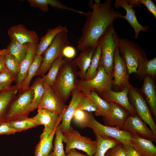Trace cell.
<instances>
[{
	"instance_id": "6da1fadb",
	"label": "cell",
	"mask_w": 156,
	"mask_h": 156,
	"mask_svg": "<svg viewBox=\"0 0 156 156\" xmlns=\"http://www.w3.org/2000/svg\"><path fill=\"white\" fill-rule=\"evenodd\" d=\"M111 1L101 3L100 0L90 1L92 11L86 12V19L81 30V35L77 42V48L82 51L95 49L114 27V22L122 15L111 6Z\"/></svg>"
},
{
	"instance_id": "7a4b0ae2",
	"label": "cell",
	"mask_w": 156,
	"mask_h": 156,
	"mask_svg": "<svg viewBox=\"0 0 156 156\" xmlns=\"http://www.w3.org/2000/svg\"><path fill=\"white\" fill-rule=\"evenodd\" d=\"M77 67L74 60L64 59L55 81L51 86L55 94L64 104L72 91L76 88Z\"/></svg>"
},
{
	"instance_id": "3957f363",
	"label": "cell",
	"mask_w": 156,
	"mask_h": 156,
	"mask_svg": "<svg viewBox=\"0 0 156 156\" xmlns=\"http://www.w3.org/2000/svg\"><path fill=\"white\" fill-rule=\"evenodd\" d=\"M118 44L129 74H136L139 65L148 60L143 49L132 40L125 38H119Z\"/></svg>"
},
{
	"instance_id": "277c9868",
	"label": "cell",
	"mask_w": 156,
	"mask_h": 156,
	"mask_svg": "<svg viewBox=\"0 0 156 156\" xmlns=\"http://www.w3.org/2000/svg\"><path fill=\"white\" fill-rule=\"evenodd\" d=\"M113 74L109 75L103 67L99 65L95 76L92 79L86 80L76 79V88L86 95H88L92 91L103 95L111 89L114 81Z\"/></svg>"
},
{
	"instance_id": "5b68a950",
	"label": "cell",
	"mask_w": 156,
	"mask_h": 156,
	"mask_svg": "<svg viewBox=\"0 0 156 156\" xmlns=\"http://www.w3.org/2000/svg\"><path fill=\"white\" fill-rule=\"evenodd\" d=\"M67 32L58 33L51 43L42 55L43 60L36 75L43 77L49 70L53 62L62 55V51L66 46L69 45Z\"/></svg>"
},
{
	"instance_id": "8992f818",
	"label": "cell",
	"mask_w": 156,
	"mask_h": 156,
	"mask_svg": "<svg viewBox=\"0 0 156 156\" xmlns=\"http://www.w3.org/2000/svg\"><path fill=\"white\" fill-rule=\"evenodd\" d=\"M88 127L94 133L103 136L114 139L126 146H132L131 134L117 127L103 125L97 121L89 112L88 118L82 128Z\"/></svg>"
},
{
	"instance_id": "52a82bcc",
	"label": "cell",
	"mask_w": 156,
	"mask_h": 156,
	"mask_svg": "<svg viewBox=\"0 0 156 156\" xmlns=\"http://www.w3.org/2000/svg\"><path fill=\"white\" fill-rule=\"evenodd\" d=\"M34 94V90L31 86L12 100L5 116L3 122L28 117L31 112L30 106Z\"/></svg>"
},
{
	"instance_id": "ba28073f",
	"label": "cell",
	"mask_w": 156,
	"mask_h": 156,
	"mask_svg": "<svg viewBox=\"0 0 156 156\" xmlns=\"http://www.w3.org/2000/svg\"><path fill=\"white\" fill-rule=\"evenodd\" d=\"M119 38L113 27L104 37L100 44L101 55L99 65L102 66L109 75L113 74L114 56L118 46Z\"/></svg>"
},
{
	"instance_id": "9c48e42d",
	"label": "cell",
	"mask_w": 156,
	"mask_h": 156,
	"mask_svg": "<svg viewBox=\"0 0 156 156\" xmlns=\"http://www.w3.org/2000/svg\"><path fill=\"white\" fill-rule=\"evenodd\" d=\"M63 134V142L66 144V154L70 149H75L85 152L88 156H93L96 149V140L82 135L73 129Z\"/></svg>"
},
{
	"instance_id": "30bf717a",
	"label": "cell",
	"mask_w": 156,
	"mask_h": 156,
	"mask_svg": "<svg viewBox=\"0 0 156 156\" xmlns=\"http://www.w3.org/2000/svg\"><path fill=\"white\" fill-rule=\"evenodd\" d=\"M131 100L138 116L150 127L156 136V126L145 101L139 90L129 85Z\"/></svg>"
},
{
	"instance_id": "8fae6325",
	"label": "cell",
	"mask_w": 156,
	"mask_h": 156,
	"mask_svg": "<svg viewBox=\"0 0 156 156\" xmlns=\"http://www.w3.org/2000/svg\"><path fill=\"white\" fill-rule=\"evenodd\" d=\"M44 93L38 109H42L62 116L68 106L57 96L51 86L45 83H44Z\"/></svg>"
},
{
	"instance_id": "7c38bea8",
	"label": "cell",
	"mask_w": 156,
	"mask_h": 156,
	"mask_svg": "<svg viewBox=\"0 0 156 156\" xmlns=\"http://www.w3.org/2000/svg\"><path fill=\"white\" fill-rule=\"evenodd\" d=\"M123 129L132 134L156 142V136L138 115L130 114L125 120Z\"/></svg>"
},
{
	"instance_id": "4fadbf2b",
	"label": "cell",
	"mask_w": 156,
	"mask_h": 156,
	"mask_svg": "<svg viewBox=\"0 0 156 156\" xmlns=\"http://www.w3.org/2000/svg\"><path fill=\"white\" fill-rule=\"evenodd\" d=\"M7 34L11 40L21 44H38L40 40L35 31L27 29L22 24L10 27L8 30Z\"/></svg>"
},
{
	"instance_id": "5bb4252c",
	"label": "cell",
	"mask_w": 156,
	"mask_h": 156,
	"mask_svg": "<svg viewBox=\"0 0 156 156\" xmlns=\"http://www.w3.org/2000/svg\"><path fill=\"white\" fill-rule=\"evenodd\" d=\"M62 116L38 108L37 114L33 118L38 122L40 125H42L44 127L40 138L49 135L62 121Z\"/></svg>"
},
{
	"instance_id": "9a60e30c",
	"label": "cell",
	"mask_w": 156,
	"mask_h": 156,
	"mask_svg": "<svg viewBox=\"0 0 156 156\" xmlns=\"http://www.w3.org/2000/svg\"><path fill=\"white\" fill-rule=\"evenodd\" d=\"M129 74L124 60L119 52L118 46L115 51L113 77L114 82L118 87L123 88L128 85Z\"/></svg>"
},
{
	"instance_id": "2e32d148",
	"label": "cell",
	"mask_w": 156,
	"mask_h": 156,
	"mask_svg": "<svg viewBox=\"0 0 156 156\" xmlns=\"http://www.w3.org/2000/svg\"><path fill=\"white\" fill-rule=\"evenodd\" d=\"M114 7L117 9L122 7L126 10V15H122L121 18L126 20L133 28L134 31V38L135 39L138 38L140 31L146 32L150 28L149 26H143L139 23L135 14V11L127 0H116L114 3Z\"/></svg>"
},
{
	"instance_id": "e0dca14e",
	"label": "cell",
	"mask_w": 156,
	"mask_h": 156,
	"mask_svg": "<svg viewBox=\"0 0 156 156\" xmlns=\"http://www.w3.org/2000/svg\"><path fill=\"white\" fill-rule=\"evenodd\" d=\"M129 84L122 88L120 91L116 92L111 89L102 95L103 99L107 102L115 103L126 109L130 114H135L136 113V111L128 98Z\"/></svg>"
},
{
	"instance_id": "ac0fdd59",
	"label": "cell",
	"mask_w": 156,
	"mask_h": 156,
	"mask_svg": "<svg viewBox=\"0 0 156 156\" xmlns=\"http://www.w3.org/2000/svg\"><path fill=\"white\" fill-rule=\"evenodd\" d=\"M110 110L107 117L104 119L106 125L123 128L125 120L130 114L125 109L112 102H109Z\"/></svg>"
},
{
	"instance_id": "d6986e66",
	"label": "cell",
	"mask_w": 156,
	"mask_h": 156,
	"mask_svg": "<svg viewBox=\"0 0 156 156\" xmlns=\"http://www.w3.org/2000/svg\"><path fill=\"white\" fill-rule=\"evenodd\" d=\"M71 94V100L62 116L60 127L62 133L70 131L73 129L70 125L71 122L80 102L82 93L76 88L72 91Z\"/></svg>"
},
{
	"instance_id": "ffe728a7",
	"label": "cell",
	"mask_w": 156,
	"mask_h": 156,
	"mask_svg": "<svg viewBox=\"0 0 156 156\" xmlns=\"http://www.w3.org/2000/svg\"><path fill=\"white\" fill-rule=\"evenodd\" d=\"M38 44H29L25 56L20 64L19 71L16 79V85L18 88L26 78L28 69L36 55Z\"/></svg>"
},
{
	"instance_id": "44dd1931",
	"label": "cell",
	"mask_w": 156,
	"mask_h": 156,
	"mask_svg": "<svg viewBox=\"0 0 156 156\" xmlns=\"http://www.w3.org/2000/svg\"><path fill=\"white\" fill-rule=\"evenodd\" d=\"M132 146L141 156H156V147L151 140L131 134Z\"/></svg>"
},
{
	"instance_id": "7402d4cb",
	"label": "cell",
	"mask_w": 156,
	"mask_h": 156,
	"mask_svg": "<svg viewBox=\"0 0 156 156\" xmlns=\"http://www.w3.org/2000/svg\"><path fill=\"white\" fill-rule=\"evenodd\" d=\"M66 26L60 24L54 28L48 29L46 34L40 39L38 44L36 55H41L51 43L55 36L58 33L63 32H68Z\"/></svg>"
},
{
	"instance_id": "603a6c76",
	"label": "cell",
	"mask_w": 156,
	"mask_h": 156,
	"mask_svg": "<svg viewBox=\"0 0 156 156\" xmlns=\"http://www.w3.org/2000/svg\"><path fill=\"white\" fill-rule=\"evenodd\" d=\"M142 91L145 96L153 114L156 116V94L155 83L153 78L147 75L144 78Z\"/></svg>"
},
{
	"instance_id": "cb8c5ba5",
	"label": "cell",
	"mask_w": 156,
	"mask_h": 156,
	"mask_svg": "<svg viewBox=\"0 0 156 156\" xmlns=\"http://www.w3.org/2000/svg\"><path fill=\"white\" fill-rule=\"evenodd\" d=\"M17 85L2 90L0 93V124L3 122L10 105L17 90Z\"/></svg>"
},
{
	"instance_id": "d4e9b609",
	"label": "cell",
	"mask_w": 156,
	"mask_h": 156,
	"mask_svg": "<svg viewBox=\"0 0 156 156\" xmlns=\"http://www.w3.org/2000/svg\"><path fill=\"white\" fill-rule=\"evenodd\" d=\"M95 50L90 49L83 51L74 60L79 70L77 74L81 79H84L86 71L90 65Z\"/></svg>"
},
{
	"instance_id": "484cf974",
	"label": "cell",
	"mask_w": 156,
	"mask_h": 156,
	"mask_svg": "<svg viewBox=\"0 0 156 156\" xmlns=\"http://www.w3.org/2000/svg\"><path fill=\"white\" fill-rule=\"evenodd\" d=\"M96 138L97 146L95 153L93 156H105L107 151L119 142L116 139L101 135L94 133Z\"/></svg>"
},
{
	"instance_id": "4316f807",
	"label": "cell",
	"mask_w": 156,
	"mask_h": 156,
	"mask_svg": "<svg viewBox=\"0 0 156 156\" xmlns=\"http://www.w3.org/2000/svg\"><path fill=\"white\" fill-rule=\"evenodd\" d=\"M43 60L42 55H36L28 70L27 76L20 85L19 89L25 91L29 88V84L33 78L36 75Z\"/></svg>"
},
{
	"instance_id": "83f0119b",
	"label": "cell",
	"mask_w": 156,
	"mask_h": 156,
	"mask_svg": "<svg viewBox=\"0 0 156 156\" xmlns=\"http://www.w3.org/2000/svg\"><path fill=\"white\" fill-rule=\"evenodd\" d=\"M21 44L11 40L6 49V53L14 56L20 64L25 57L29 44Z\"/></svg>"
},
{
	"instance_id": "f1b7e54d",
	"label": "cell",
	"mask_w": 156,
	"mask_h": 156,
	"mask_svg": "<svg viewBox=\"0 0 156 156\" xmlns=\"http://www.w3.org/2000/svg\"><path fill=\"white\" fill-rule=\"evenodd\" d=\"M6 122L9 126L16 130L18 132L40 125L38 122L33 117H28Z\"/></svg>"
},
{
	"instance_id": "f546056e",
	"label": "cell",
	"mask_w": 156,
	"mask_h": 156,
	"mask_svg": "<svg viewBox=\"0 0 156 156\" xmlns=\"http://www.w3.org/2000/svg\"><path fill=\"white\" fill-rule=\"evenodd\" d=\"M31 86L34 90V94L30 106L31 112L38 108L43 96L44 87L42 78L37 79Z\"/></svg>"
},
{
	"instance_id": "4dcf8cb0",
	"label": "cell",
	"mask_w": 156,
	"mask_h": 156,
	"mask_svg": "<svg viewBox=\"0 0 156 156\" xmlns=\"http://www.w3.org/2000/svg\"><path fill=\"white\" fill-rule=\"evenodd\" d=\"M101 55V50L99 44L95 50L90 65L86 73L84 80L91 79L95 76L97 73Z\"/></svg>"
},
{
	"instance_id": "1f68e13d",
	"label": "cell",
	"mask_w": 156,
	"mask_h": 156,
	"mask_svg": "<svg viewBox=\"0 0 156 156\" xmlns=\"http://www.w3.org/2000/svg\"><path fill=\"white\" fill-rule=\"evenodd\" d=\"M64 59V57L62 55L53 62L48 73L42 78L44 83L51 87L53 85Z\"/></svg>"
},
{
	"instance_id": "d6a6232c",
	"label": "cell",
	"mask_w": 156,
	"mask_h": 156,
	"mask_svg": "<svg viewBox=\"0 0 156 156\" xmlns=\"http://www.w3.org/2000/svg\"><path fill=\"white\" fill-rule=\"evenodd\" d=\"M27 1L31 7L38 8L45 12L49 11V5L54 8L60 10L63 6L62 3L58 0H27Z\"/></svg>"
},
{
	"instance_id": "836d02e7",
	"label": "cell",
	"mask_w": 156,
	"mask_h": 156,
	"mask_svg": "<svg viewBox=\"0 0 156 156\" xmlns=\"http://www.w3.org/2000/svg\"><path fill=\"white\" fill-rule=\"evenodd\" d=\"M137 74L141 76L149 75L152 78L156 75V57L147 61L140 64L137 69Z\"/></svg>"
},
{
	"instance_id": "e575fe53",
	"label": "cell",
	"mask_w": 156,
	"mask_h": 156,
	"mask_svg": "<svg viewBox=\"0 0 156 156\" xmlns=\"http://www.w3.org/2000/svg\"><path fill=\"white\" fill-rule=\"evenodd\" d=\"M89 95L98 107L99 110L98 116H102L104 119L106 118L110 110V103L101 98L96 92L91 91Z\"/></svg>"
},
{
	"instance_id": "d590c367",
	"label": "cell",
	"mask_w": 156,
	"mask_h": 156,
	"mask_svg": "<svg viewBox=\"0 0 156 156\" xmlns=\"http://www.w3.org/2000/svg\"><path fill=\"white\" fill-rule=\"evenodd\" d=\"M88 112H94L96 116H98L99 110L98 107L89 94L86 95L82 93L80 102L77 109Z\"/></svg>"
},
{
	"instance_id": "8d00e7d4",
	"label": "cell",
	"mask_w": 156,
	"mask_h": 156,
	"mask_svg": "<svg viewBox=\"0 0 156 156\" xmlns=\"http://www.w3.org/2000/svg\"><path fill=\"white\" fill-rule=\"evenodd\" d=\"M55 136L54 143L53 151L54 156H66L63 144V134L62 132L60 125L57 127L55 133Z\"/></svg>"
},
{
	"instance_id": "74e56055",
	"label": "cell",
	"mask_w": 156,
	"mask_h": 156,
	"mask_svg": "<svg viewBox=\"0 0 156 156\" xmlns=\"http://www.w3.org/2000/svg\"><path fill=\"white\" fill-rule=\"evenodd\" d=\"M5 68L16 77L19 71L20 64L13 55L5 53L4 57Z\"/></svg>"
},
{
	"instance_id": "f35d334b",
	"label": "cell",
	"mask_w": 156,
	"mask_h": 156,
	"mask_svg": "<svg viewBox=\"0 0 156 156\" xmlns=\"http://www.w3.org/2000/svg\"><path fill=\"white\" fill-rule=\"evenodd\" d=\"M131 146H127L119 142L109 149L105 156H128L129 148Z\"/></svg>"
},
{
	"instance_id": "ab89813d",
	"label": "cell",
	"mask_w": 156,
	"mask_h": 156,
	"mask_svg": "<svg viewBox=\"0 0 156 156\" xmlns=\"http://www.w3.org/2000/svg\"><path fill=\"white\" fill-rule=\"evenodd\" d=\"M16 77L6 69L0 72V88L2 90L10 87Z\"/></svg>"
},
{
	"instance_id": "60d3db41",
	"label": "cell",
	"mask_w": 156,
	"mask_h": 156,
	"mask_svg": "<svg viewBox=\"0 0 156 156\" xmlns=\"http://www.w3.org/2000/svg\"><path fill=\"white\" fill-rule=\"evenodd\" d=\"M127 2L133 8L143 4L156 19V5L151 0H127Z\"/></svg>"
},
{
	"instance_id": "b9f144b4",
	"label": "cell",
	"mask_w": 156,
	"mask_h": 156,
	"mask_svg": "<svg viewBox=\"0 0 156 156\" xmlns=\"http://www.w3.org/2000/svg\"><path fill=\"white\" fill-rule=\"evenodd\" d=\"M57 127L52 131L50 135L46 139H40L42 141L41 151L42 156L47 155L51 151L54 136L55 135Z\"/></svg>"
},
{
	"instance_id": "7bdbcfd3",
	"label": "cell",
	"mask_w": 156,
	"mask_h": 156,
	"mask_svg": "<svg viewBox=\"0 0 156 156\" xmlns=\"http://www.w3.org/2000/svg\"><path fill=\"white\" fill-rule=\"evenodd\" d=\"M89 112L84 110L77 109L74 113L73 118L82 128L88 118Z\"/></svg>"
},
{
	"instance_id": "ee69618b",
	"label": "cell",
	"mask_w": 156,
	"mask_h": 156,
	"mask_svg": "<svg viewBox=\"0 0 156 156\" xmlns=\"http://www.w3.org/2000/svg\"><path fill=\"white\" fill-rule=\"evenodd\" d=\"M17 132V131L9 126L6 122L0 124V135L13 134Z\"/></svg>"
},
{
	"instance_id": "f6af8a7d",
	"label": "cell",
	"mask_w": 156,
	"mask_h": 156,
	"mask_svg": "<svg viewBox=\"0 0 156 156\" xmlns=\"http://www.w3.org/2000/svg\"><path fill=\"white\" fill-rule=\"evenodd\" d=\"M76 51L73 47L67 46L65 47L62 51V54L63 57L66 58L72 59L74 58L76 55Z\"/></svg>"
},
{
	"instance_id": "bcb514c9",
	"label": "cell",
	"mask_w": 156,
	"mask_h": 156,
	"mask_svg": "<svg viewBox=\"0 0 156 156\" xmlns=\"http://www.w3.org/2000/svg\"><path fill=\"white\" fill-rule=\"evenodd\" d=\"M66 156H88L78 151L76 149H71L66 154Z\"/></svg>"
},
{
	"instance_id": "7dc6e473",
	"label": "cell",
	"mask_w": 156,
	"mask_h": 156,
	"mask_svg": "<svg viewBox=\"0 0 156 156\" xmlns=\"http://www.w3.org/2000/svg\"><path fill=\"white\" fill-rule=\"evenodd\" d=\"M42 141L40 140L38 143L36 145L35 150V156H42L41 151V147Z\"/></svg>"
},
{
	"instance_id": "c3c4849f",
	"label": "cell",
	"mask_w": 156,
	"mask_h": 156,
	"mask_svg": "<svg viewBox=\"0 0 156 156\" xmlns=\"http://www.w3.org/2000/svg\"><path fill=\"white\" fill-rule=\"evenodd\" d=\"M128 156H141L133 148L132 146L129 147Z\"/></svg>"
},
{
	"instance_id": "681fc988",
	"label": "cell",
	"mask_w": 156,
	"mask_h": 156,
	"mask_svg": "<svg viewBox=\"0 0 156 156\" xmlns=\"http://www.w3.org/2000/svg\"><path fill=\"white\" fill-rule=\"evenodd\" d=\"M5 54H0V72L5 68L4 57Z\"/></svg>"
},
{
	"instance_id": "f907efd6",
	"label": "cell",
	"mask_w": 156,
	"mask_h": 156,
	"mask_svg": "<svg viewBox=\"0 0 156 156\" xmlns=\"http://www.w3.org/2000/svg\"><path fill=\"white\" fill-rule=\"evenodd\" d=\"M6 53V49H3L0 50V54H4Z\"/></svg>"
},
{
	"instance_id": "816d5d0a",
	"label": "cell",
	"mask_w": 156,
	"mask_h": 156,
	"mask_svg": "<svg viewBox=\"0 0 156 156\" xmlns=\"http://www.w3.org/2000/svg\"><path fill=\"white\" fill-rule=\"evenodd\" d=\"M45 156H54L53 155V151H51L47 155Z\"/></svg>"
},
{
	"instance_id": "f5cc1de1",
	"label": "cell",
	"mask_w": 156,
	"mask_h": 156,
	"mask_svg": "<svg viewBox=\"0 0 156 156\" xmlns=\"http://www.w3.org/2000/svg\"><path fill=\"white\" fill-rule=\"evenodd\" d=\"M2 90L0 88V93H1V91Z\"/></svg>"
}]
</instances>
